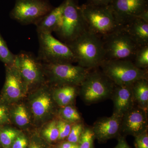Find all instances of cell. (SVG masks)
Here are the masks:
<instances>
[{
    "label": "cell",
    "instance_id": "cell-12",
    "mask_svg": "<svg viewBox=\"0 0 148 148\" xmlns=\"http://www.w3.org/2000/svg\"><path fill=\"white\" fill-rule=\"evenodd\" d=\"M5 66V80L0 100L11 105L21 101L29 90L14 63Z\"/></svg>",
    "mask_w": 148,
    "mask_h": 148
},
{
    "label": "cell",
    "instance_id": "cell-34",
    "mask_svg": "<svg viewBox=\"0 0 148 148\" xmlns=\"http://www.w3.org/2000/svg\"><path fill=\"white\" fill-rule=\"evenodd\" d=\"M58 148H79L78 144H75L70 142H65L62 143Z\"/></svg>",
    "mask_w": 148,
    "mask_h": 148
},
{
    "label": "cell",
    "instance_id": "cell-14",
    "mask_svg": "<svg viewBox=\"0 0 148 148\" xmlns=\"http://www.w3.org/2000/svg\"><path fill=\"white\" fill-rule=\"evenodd\" d=\"M147 111L137 106L122 118L121 131L136 136L147 130Z\"/></svg>",
    "mask_w": 148,
    "mask_h": 148
},
{
    "label": "cell",
    "instance_id": "cell-35",
    "mask_svg": "<svg viewBox=\"0 0 148 148\" xmlns=\"http://www.w3.org/2000/svg\"><path fill=\"white\" fill-rule=\"evenodd\" d=\"M114 148H130L123 137L120 138L117 145Z\"/></svg>",
    "mask_w": 148,
    "mask_h": 148
},
{
    "label": "cell",
    "instance_id": "cell-10",
    "mask_svg": "<svg viewBox=\"0 0 148 148\" xmlns=\"http://www.w3.org/2000/svg\"><path fill=\"white\" fill-rule=\"evenodd\" d=\"M15 63L29 90L47 82L43 63L33 53L21 51L16 55Z\"/></svg>",
    "mask_w": 148,
    "mask_h": 148
},
{
    "label": "cell",
    "instance_id": "cell-38",
    "mask_svg": "<svg viewBox=\"0 0 148 148\" xmlns=\"http://www.w3.org/2000/svg\"><path fill=\"white\" fill-rule=\"evenodd\" d=\"M0 145H1V143H0Z\"/></svg>",
    "mask_w": 148,
    "mask_h": 148
},
{
    "label": "cell",
    "instance_id": "cell-26",
    "mask_svg": "<svg viewBox=\"0 0 148 148\" xmlns=\"http://www.w3.org/2000/svg\"><path fill=\"white\" fill-rule=\"evenodd\" d=\"M16 60V55L10 50L6 42L0 34V61L5 65L14 64Z\"/></svg>",
    "mask_w": 148,
    "mask_h": 148
},
{
    "label": "cell",
    "instance_id": "cell-25",
    "mask_svg": "<svg viewBox=\"0 0 148 148\" xmlns=\"http://www.w3.org/2000/svg\"><path fill=\"white\" fill-rule=\"evenodd\" d=\"M132 62L137 68L144 70H147L148 45L138 48Z\"/></svg>",
    "mask_w": 148,
    "mask_h": 148
},
{
    "label": "cell",
    "instance_id": "cell-19",
    "mask_svg": "<svg viewBox=\"0 0 148 148\" xmlns=\"http://www.w3.org/2000/svg\"><path fill=\"white\" fill-rule=\"evenodd\" d=\"M79 86L70 85L55 86L51 90L52 97L59 108L71 105L79 91Z\"/></svg>",
    "mask_w": 148,
    "mask_h": 148
},
{
    "label": "cell",
    "instance_id": "cell-30",
    "mask_svg": "<svg viewBox=\"0 0 148 148\" xmlns=\"http://www.w3.org/2000/svg\"><path fill=\"white\" fill-rule=\"evenodd\" d=\"M73 124L60 119H57V125L59 131L58 140H63L67 138L71 132Z\"/></svg>",
    "mask_w": 148,
    "mask_h": 148
},
{
    "label": "cell",
    "instance_id": "cell-21",
    "mask_svg": "<svg viewBox=\"0 0 148 148\" xmlns=\"http://www.w3.org/2000/svg\"><path fill=\"white\" fill-rule=\"evenodd\" d=\"M132 90L135 103L138 106L147 111L148 107V79L138 80L132 84Z\"/></svg>",
    "mask_w": 148,
    "mask_h": 148
},
{
    "label": "cell",
    "instance_id": "cell-18",
    "mask_svg": "<svg viewBox=\"0 0 148 148\" xmlns=\"http://www.w3.org/2000/svg\"><path fill=\"white\" fill-rule=\"evenodd\" d=\"M139 47L148 45V23L135 18L122 27Z\"/></svg>",
    "mask_w": 148,
    "mask_h": 148
},
{
    "label": "cell",
    "instance_id": "cell-33",
    "mask_svg": "<svg viewBox=\"0 0 148 148\" xmlns=\"http://www.w3.org/2000/svg\"><path fill=\"white\" fill-rule=\"evenodd\" d=\"M114 0H88L87 3L98 5H109Z\"/></svg>",
    "mask_w": 148,
    "mask_h": 148
},
{
    "label": "cell",
    "instance_id": "cell-6",
    "mask_svg": "<svg viewBox=\"0 0 148 148\" xmlns=\"http://www.w3.org/2000/svg\"><path fill=\"white\" fill-rule=\"evenodd\" d=\"M47 82L53 86H79L90 70L71 63H43Z\"/></svg>",
    "mask_w": 148,
    "mask_h": 148
},
{
    "label": "cell",
    "instance_id": "cell-23",
    "mask_svg": "<svg viewBox=\"0 0 148 148\" xmlns=\"http://www.w3.org/2000/svg\"><path fill=\"white\" fill-rule=\"evenodd\" d=\"M20 131L18 130L8 127L0 126V143L3 148H10L12 143Z\"/></svg>",
    "mask_w": 148,
    "mask_h": 148
},
{
    "label": "cell",
    "instance_id": "cell-29",
    "mask_svg": "<svg viewBox=\"0 0 148 148\" xmlns=\"http://www.w3.org/2000/svg\"><path fill=\"white\" fill-rule=\"evenodd\" d=\"M81 122L73 125L70 134L67 137L68 142L78 144L81 135L84 128Z\"/></svg>",
    "mask_w": 148,
    "mask_h": 148
},
{
    "label": "cell",
    "instance_id": "cell-37",
    "mask_svg": "<svg viewBox=\"0 0 148 148\" xmlns=\"http://www.w3.org/2000/svg\"><path fill=\"white\" fill-rule=\"evenodd\" d=\"M138 18H140L143 21L148 23V9L144 11L140 14V16H138Z\"/></svg>",
    "mask_w": 148,
    "mask_h": 148
},
{
    "label": "cell",
    "instance_id": "cell-8",
    "mask_svg": "<svg viewBox=\"0 0 148 148\" xmlns=\"http://www.w3.org/2000/svg\"><path fill=\"white\" fill-rule=\"evenodd\" d=\"M39 49L37 56L45 64L76 62L73 53L65 43L56 38L50 33L38 34Z\"/></svg>",
    "mask_w": 148,
    "mask_h": 148
},
{
    "label": "cell",
    "instance_id": "cell-15",
    "mask_svg": "<svg viewBox=\"0 0 148 148\" xmlns=\"http://www.w3.org/2000/svg\"><path fill=\"white\" fill-rule=\"evenodd\" d=\"M111 98L114 104L113 114L121 118L135 106L132 85L115 84Z\"/></svg>",
    "mask_w": 148,
    "mask_h": 148
},
{
    "label": "cell",
    "instance_id": "cell-22",
    "mask_svg": "<svg viewBox=\"0 0 148 148\" xmlns=\"http://www.w3.org/2000/svg\"><path fill=\"white\" fill-rule=\"evenodd\" d=\"M57 113L59 119L73 124L80 122L81 120L79 113L71 105L60 108Z\"/></svg>",
    "mask_w": 148,
    "mask_h": 148
},
{
    "label": "cell",
    "instance_id": "cell-3",
    "mask_svg": "<svg viewBox=\"0 0 148 148\" xmlns=\"http://www.w3.org/2000/svg\"><path fill=\"white\" fill-rule=\"evenodd\" d=\"M61 25L55 32L62 42L67 44L87 31L81 6L77 0H65Z\"/></svg>",
    "mask_w": 148,
    "mask_h": 148
},
{
    "label": "cell",
    "instance_id": "cell-13",
    "mask_svg": "<svg viewBox=\"0 0 148 148\" xmlns=\"http://www.w3.org/2000/svg\"><path fill=\"white\" fill-rule=\"evenodd\" d=\"M110 5L121 28L148 9V0H114Z\"/></svg>",
    "mask_w": 148,
    "mask_h": 148
},
{
    "label": "cell",
    "instance_id": "cell-1",
    "mask_svg": "<svg viewBox=\"0 0 148 148\" xmlns=\"http://www.w3.org/2000/svg\"><path fill=\"white\" fill-rule=\"evenodd\" d=\"M66 44L73 53L78 65L85 69L99 68L106 60L102 39L87 30Z\"/></svg>",
    "mask_w": 148,
    "mask_h": 148
},
{
    "label": "cell",
    "instance_id": "cell-27",
    "mask_svg": "<svg viewBox=\"0 0 148 148\" xmlns=\"http://www.w3.org/2000/svg\"><path fill=\"white\" fill-rule=\"evenodd\" d=\"M95 134L92 128H84L81 135L78 145L79 148H93Z\"/></svg>",
    "mask_w": 148,
    "mask_h": 148
},
{
    "label": "cell",
    "instance_id": "cell-11",
    "mask_svg": "<svg viewBox=\"0 0 148 148\" xmlns=\"http://www.w3.org/2000/svg\"><path fill=\"white\" fill-rule=\"evenodd\" d=\"M53 8L49 0H16L10 16L22 24H36Z\"/></svg>",
    "mask_w": 148,
    "mask_h": 148
},
{
    "label": "cell",
    "instance_id": "cell-16",
    "mask_svg": "<svg viewBox=\"0 0 148 148\" xmlns=\"http://www.w3.org/2000/svg\"><path fill=\"white\" fill-rule=\"evenodd\" d=\"M121 118L114 115L109 117H103L97 121L92 127L95 138L100 142L114 138L121 130Z\"/></svg>",
    "mask_w": 148,
    "mask_h": 148
},
{
    "label": "cell",
    "instance_id": "cell-32",
    "mask_svg": "<svg viewBox=\"0 0 148 148\" xmlns=\"http://www.w3.org/2000/svg\"><path fill=\"white\" fill-rule=\"evenodd\" d=\"M28 145L27 138L20 132L14 141L10 148H27Z\"/></svg>",
    "mask_w": 148,
    "mask_h": 148
},
{
    "label": "cell",
    "instance_id": "cell-24",
    "mask_svg": "<svg viewBox=\"0 0 148 148\" xmlns=\"http://www.w3.org/2000/svg\"><path fill=\"white\" fill-rule=\"evenodd\" d=\"M42 134L43 137L49 142H54L58 140L59 131L57 125V119H52L43 125Z\"/></svg>",
    "mask_w": 148,
    "mask_h": 148
},
{
    "label": "cell",
    "instance_id": "cell-9",
    "mask_svg": "<svg viewBox=\"0 0 148 148\" xmlns=\"http://www.w3.org/2000/svg\"><path fill=\"white\" fill-rule=\"evenodd\" d=\"M105 52V60L133 61L139 47L123 29L102 38Z\"/></svg>",
    "mask_w": 148,
    "mask_h": 148
},
{
    "label": "cell",
    "instance_id": "cell-36",
    "mask_svg": "<svg viewBox=\"0 0 148 148\" xmlns=\"http://www.w3.org/2000/svg\"><path fill=\"white\" fill-rule=\"evenodd\" d=\"M28 148H44L36 140H32L31 143L29 145Z\"/></svg>",
    "mask_w": 148,
    "mask_h": 148
},
{
    "label": "cell",
    "instance_id": "cell-4",
    "mask_svg": "<svg viewBox=\"0 0 148 148\" xmlns=\"http://www.w3.org/2000/svg\"><path fill=\"white\" fill-rule=\"evenodd\" d=\"M28 102L32 121L37 126L42 125L52 119L57 113V106L47 82L36 88L29 95Z\"/></svg>",
    "mask_w": 148,
    "mask_h": 148
},
{
    "label": "cell",
    "instance_id": "cell-28",
    "mask_svg": "<svg viewBox=\"0 0 148 148\" xmlns=\"http://www.w3.org/2000/svg\"><path fill=\"white\" fill-rule=\"evenodd\" d=\"M11 106L0 100V126H4L11 123Z\"/></svg>",
    "mask_w": 148,
    "mask_h": 148
},
{
    "label": "cell",
    "instance_id": "cell-2",
    "mask_svg": "<svg viewBox=\"0 0 148 148\" xmlns=\"http://www.w3.org/2000/svg\"><path fill=\"white\" fill-rule=\"evenodd\" d=\"M87 30L101 38L121 29L110 5L86 3L81 6Z\"/></svg>",
    "mask_w": 148,
    "mask_h": 148
},
{
    "label": "cell",
    "instance_id": "cell-17",
    "mask_svg": "<svg viewBox=\"0 0 148 148\" xmlns=\"http://www.w3.org/2000/svg\"><path fill=\"white\" fill-rule=\"evenodd\" d=\"M64 6V2L53 8L35 24L38 34L55 32L61 25Z\"/></svg>",
    "mask_w": 148,
    "mask_h": 148
},
{
    "label": "cell",
    "instance_id": "cell-7",
    "mask_svg": "<svg viewBox=\"0 0 148 148\" xmlns=\"http://www.w3.org/2000/svg\"><path fill=\"white\" fill-rule=\"evenodd\" d=\"M99 68L118 85H130L142 79H148L147 70L137 68L129 60H105Z\"/></svg>",
    "mask_w": 148,
    "mask_h": 148
},
{
    "label": "cell",
    "instance_id": "cell-31",
    "mask_svg": "<svg viewBox=\"0 0 148 148\" xmlns=\"http://www.w3.org/2000/svg\"><path fill=\"white\" fill-rule=\"evenodd\" d=\"M135 137V144L136 148H148L147 130Z\"/></svg>",
    "mask_w": 148,
    "mask_h": 148
},
{
    "label": "cell",
    "instance_id": "cell-5",
    "mask_svg": "<svg viewBox=\"0 0 148 148\" xmlns=\"http://www.w3.org/2000/svg\"><path fill=\"white\" fill-rule=\"evenodd\" d=\"M114 85L102 71L90 70L79 86L78 92L85 103L93 104L111 98Z\"/></svg>",
    "mask_w": 148,
    "mask_h": 148
},
{
    "label": "cell",
    "instance_id": "cell-20",
    "mask_svg": "<svg viewBox=\"0 0 148 148\" xmlns=\"http://www.w3.org/2000/svg\"><path fill=\"white\" fill-rule=\"evenodd\" d=\"M10 119L12 123L23 129L28 128L33 123L28 106L20 101L11 106Z\"/></svg>",
    "mask_w": 148,
    "mask_h": 148
}]
</instances>
